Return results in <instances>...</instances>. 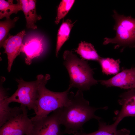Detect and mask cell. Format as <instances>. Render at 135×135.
I'll return each instance as SVG.
<instances>
[{
  "label": "cell",
  "mask_w": 135,
  "mask_h": 135,
  "mask_svg": "<svg viewBox=\"0 0 135 135\" xmlns=\"http://www.w3.org/2000/svg\"><path fill=\"white\" fill-rule=\"evenodd\" d=\"M22 10L26 20V26L28 28L36 29V22L42 18L40 15H38L36 9V0H20Z\"/></svg>",
  "instance_id": "obj_13"
},
{
  "label": "cell",
  "mask_w": 135,
  "mask_h": 135,
  "mask_svg": "<svg viewBox=\"0 0 135 135\" xmlns=\"http://www.w3.org/2000/svg\"><path fill=\"white\" fill-rule=\"evenodd\" d=\"M63 64L68 72L70 78L69 87H75L82 91L90 89L99 82L93 77L94 69L87 62L78 58L72 52L65 51L63 56Z\"/></svg>",
  "instance_id": "obj_2"
},
{
  "label": "cell",
  "mask_w": 135,
  "mask_h": 135,
  "mask_svg": "<svg viewBox=\"0 0 135 135\" xmlns=\"http://www.w3.org/2000/svg\"><path fill=\"white\" fill-rule=\"evenodd\" d=\"M98 62L99 63L102 72L107 75L116 74L120 70V59L114 60L109 58L100 57Z\"/></svg>",
  "instance_id": "obj_17"
},
{
  "label": "cell",
  "mask_w": 135,
  "mask_h": 135,
  "mask_svg": "<svg viewBox=\"0 0 135 135\" xmlns=\"http://www.w3.org/2000/svg\"><path fill=\"white\" fill-rule=\"evenodd\" d=\"M100 120L98 121V130L95 132L88 134L79 132L74 133V135H129L130 131L125 128L117 130V126L114 123L108 124Z\"/></svg>",
  "instance_id": "obj_14"
},
{
  "label": "cell",
  "mask_w": 135,
  "mask_h": 135,
  "mask_svg": "<svg viewBox=\"0 0 135 135\" xmlns=\"http://www.w3.org/2000/svg\"><path fill=\"white\" fill-rule=\"evenodd\" d=\"M75 0H63L60 3L57 9V16L55 22L58 24L60 20L63 18L70 9Z\"/></svg>",
  "instance_id": "obj_20"
},
{
  "label": "cell",
  "mask_w": 135,
  "mask_h": 135,
  "mask_svg": "<svg viewBox=\"0 0 135 135\" xmlns=\"http://www.w3.org/2000/svg\"><path fill=\"white\" fill-rule=\"evenodd\" d=\"M50 76L48 74L45 75H38L35 81L28 82L22 79H17L18 83V88L10 96L7 97L6 100L10 104L12 102L19 103L30 110H32L35 114L37 112L36 102L39 94V91L41 85L44 82L48 81Z\"/></svg>",
  "instance_id": "obj_4"
},
{
  "label": "cell",
  "mask_w": 135,
  "mask_h": 135,
  "mask_svg": "<svg viewBox=\"0 0 135 135\" xmlns=\"http://www.w3.org/2000/svg\"><path fill=\"white\" fill-rule=\"evenodd\" d=\"M48 81L44 82L40 88L36 102L37 112L35 116L31 118L32 121L48 116L51 112L65 106L68 102L71 88L68 87L66 91L62 92H52L46 87Z\"/></svg>",
  "instance_id": "obj_5"
},
{
  "label": "cell",
  "mask_w": 135,
  "mask_h": 135,
  "mask_svg": "<svg viewBox=\"0 0 135 135\" xmlns=\"http://www.w3.org/2000/svg\"><path fill=\"white\" fill-rule=\"evenodd\" d=\"M118 102L121 108L116 113L114 124L118 126L126 117L135 116V89L128 90L119 96Z\"/></svg>",
  "instance_id": "obj_9"
},
{
  "label": "cell",
  "mask_w": 135,
  "mask_h": 135,
  "mask_svg": "<svg viewBox=\"0 0 135 135\" xmlns=\"http://www.w3.org/2000/svg\"><path fill=\"white\" fill-rule=\"evenodd\" d=\"M99 82L108 88L116 87L128 90L135 89V66L123 68L110 79L99 80Z\"/></svg>",
  "instance_id": "obj_8"
},
{
  "label": "cell",
  "mask_w": 135,
  "mask_h": 135,
  "mask_svg": "<svg viewBox=\"0 0 135 135\" xmlns=\"http://www.w3.org/2000/svg\"><path fill=\"white\" fill-rule=\"evenodd\" d=\"M75 22L68 19L64 21L58 30L56 46V55L58 56L61 48L69 37L70 31Z\"/></svg>",
  "instance_id": "obj_15"
},
{
  "label": "cell",
  "mask_w": 135,
  "mask_h": 135,
  "mask_svg": "<svg viewBox=\"0 0 135 135\" xmlns=\"http://www.w3.org/2000/svg\"><path fill=\"white\" fill-rule=\"evenodd\" d=\"M25 35L24 30L14 36L9 34L8 37L2 45V46L4 50V52L6 53L7 56V70L9 72L11 71L14 60L21 52V48L23 44V38Z\"/></svg>",
  "instance_id": "obj_10"
},
{
  "label": "cell",
  "mask_w": 135,
  "mask_h": 135,
  "mask_svg": "<svg viewBox=\"0 0 135 135\" xmlns=\"http://www.w3.org/2000/svg\"><path fill=\"white\" fill-rule=\"evenodd\" d=\"M112 17L115 24L113 28L116 32V36L113 38H105L103 44H114L115 49L120 48L122 52L126 47H135V18L131 16H126L113 11Z\"/></svg>",
  "instance_id": "obj_3"
},
{
  "label": "cell",
  "mask_w": 135,
  "mask_h": 135,
  "mask_svg": "<svg viewBox=\"0 0 135 135\" xmlns=\"http://www.w3.org/2000/svg\"><path fill=\"white\" fill-rule=\"evenodd\" d=\"M44 44L43 38L38 35H33L29 37L21 48V52L25 54L26 57L25 62L29 65L33 59L40 56L44 51Z\"/></svg>",
  "instance_id": "obj_11"
},
{
  "label": "cell",
  "mask_w": 135,
  "mask_h": 135,
  "mask_svg": "<svg viewBox=\"0 0 135 135\" xmlns=\"http://www.w3.org/2000/svg\"><path fill=\"white\" fill-rule=\"evenodd\" d=\"M19 18L16 17L13 19L10 18H6V20L0 22V45L2 47V45L7 38L8 32L14 26L16 22L18 20Z\"/></svg>",
  "instance_id": "obj_19"
},
{
  "label": "cell",
  "mask_w": 135,
  "mask_h": 135,
  "mask_svg": "<svg viewBox=\"0 0 135 135\" xmlns=\"http://www.w3.org/2000/svg\"><path fill=\"white\" fill-rule=\"evenodd\" d=\"M106 106L96 108L90 106L89 102L84 97L82 91L78 90L75 94L70 92L69 100L67 104L60 108V120L64 125L65 134H73L82 131V126L86 122L92 119L99 120L101 118L96 115L98 110L106 109Z\"/></svg>",
  "instance_id": "obj_1"
},
{
  "label": "cell",
  "mask_w": 135,
  "mask_h": 135,
  "mask_svg": "<svg viewBox=\"0 0 135 135\" xmlns=\"http://www.w3.org/2000/svg\"><path fill=\"white\" fill-rule=\"evenodd\" d=\"M16 4L13 3L12 0L7 1L4 0H0V18L2 19L4 17L6 18H10L12 14H17L18 12L22 10L20 0H17Z\"/></svg>",
  "instance_id": "obj_18"
},
{
  "label": "cell",
  "mask_w": 135,
  "mask_h": 135,
  "mask_svg": "<svg viewBox=\"0 0 135 135\" xmlns=\"http://www.w3.org/2000/svg\"><path fill=\"white\" fill-rule=\"evenodd\" d=\"M5 90L0 85V126L12 117L22 112L23 106L10 108L6 100L8 97Z\"/></svg>",
  "instance_id": "obj_12"
},
{
  "label": "cell",
  "mask_w": 135,
  "mask_h": 135,
  "mask_svg": "<svg viewBox=\"0 0 135 135\" xmlns=\"http://www.w3.org/2000/svg\"><path fill=\"white\" fill-rule=\"evenodd\" d=\"M33 127L32 121L28 117L26 107L23 106L22 112L0 127V135H31Z\"/></svg>",
  "instance_id": "obj_6"
},
{
  "label": "cell",
  "mask_w": 135,
  "mask_h": 135,
  "mask_svg": "<svg viewBox=\"0 0 135 135\" xmlns=\"http://www.w3.org/2000/svg\"><path fill=\"white\" fill-rule=\"evenodd\" d=\"M60 108L49 116L32 121L33 124L31 135H62L60 120Z\"/></svg>",
  "instance_id": "obj_7"
},
{
  "label": "cell",
  "mask_w": 135,
  "mask_h": 135,
  "mask_svg": "<svg viewBox=\"0 0 135 135\" xmlns=\"http://www.w3.org/2000/svg\"><path fill=\"white\" fill-rule=\"evenodd\" d=\"M75 52L80 55L82 59L98 61L100 58L94 46L91 44L81 42Z\"/></svg>",
  "instance_id": "obj_16"
}]
</instances>
